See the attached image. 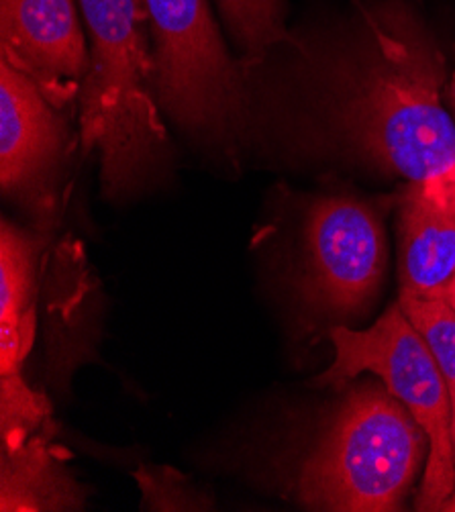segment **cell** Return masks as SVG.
<instances>
[{"mask_svg":"<svg viewBox=\"0 0 455 512\" xmlns=\"http://www.w3.org/2000/svg\"><path fill=\"white\" fill-rule=\"evenodd\" d=\"M90 35V66L78 94L80 141L100 153L109 198L139 186L166 153V127L154 94V51L141 0H80Z\"/></svg>","mask_w":455,"mask_h":512,"instance_id":"cell-1","label":"cell"},{"mask_svg":"<svg viewBox=\"0 0 455 512\" xmlns=\"http://www.w3.org/2000/svg\"><path fill=\"white\" fill-rule=\"evenodd\" d=\"M378 58L351 98L349 123L386 170L425 182L455 172V121L441 102L443 60L419 33L376 29Z\"/></svg>","mask_w":455,"mask_h":512,"instance_id":"cell-2","label":"cell"},{"mask_svg":"<svg viewBox=\"0 0 455 512\" xmlns=\"http://www.w3.org/2000/svg\"><path fill=\"white\" fill-rule=\"evenodd\" d=\"M429 441L396 396L368 384L351 392L309 455L298 498L311 510H398L425 462Z\"/></svg>","mask_w":455,"mask_h":512,"instance_id":"cell-3","label":"cell"},{"mask_svg":"<svg viewBox=\"0 0 455 512\" xmlns=\"http://www.w3.org/2000/svg\"><path fill=\"white\" fill-rule=\"evenodd\" d=\"M329 339L335 351L333 364L315 384L339 386L364 372L378 376L407 406L429 441L417 508L451 510L455 496L451 396L435 357L400 304H392L366 331L335 327Z\"/></svg>","mask_w":455,"mask_h":512,"instance_id":"cell-4","label":"cell"},{"mask_svg":"<svg viewBox=\"0 0 455 512\" xmlns=\"http://www.w3.org/2000/svg\"><path fill=\"white\" fill-rule=\"evenodd\" d=\"M154 41V94L184 129L225 135L243 113V82L207 0H141Z\"/></svg>","mask_w":455,"mask_h":512,"instance_id":"cell-5","label":"cell"},{"mask_svg":"<svg viewBox=\"0 0 455 512\" xmlns=\"http://www.w3.org/2000/svg\"><path fill=\"white\" fill-rule=\"evenodd\" d=\"M309 286L323 309L360 311L386 270V237L378 213L351 196L319 198L307 221Z\"/></svg>","mask_w":455,"mask_h":512,"instance_id":"cell-6","label":"cell"},{"mask_svg":"<svg viewBox=\"0 0 455 512\" xmlns=\"http://www.w3.org/2000/svg\"><path fill=\"white\" fill-rule=\"evenodd\" d=\"M0 49L58 111L78 98L90 49L74 0H0Z\"/></svg>","mask_w":455,"mask_h":512,"instance_id":"cell-7","label":"cell"},{"mask_svg":"<svg viewBox=\"0 0 455 512\" xmlns=\"http://www.w3.org/2000/svg\"><path fill=\"white\" fill-rule=\"evenodd\" d=\"M64 121L37 84L0 60V184L5 194L45 192L64 153Z\"/></svg>","mask_w":455,"mask_h":512,"instance_id":"cell-8","label":"cell"},{"mask_svg":"<svg viewBox=\"0 0 455 512\" xmlns=\"http://www.w3.org/2000/svg\"><path fill=\"white\" fill-rule=\"evenodd\" d=\"M400 294L443 298L455 278V172L409 182L398 213Z\"/></svg>","mask_w":455,"mask_h":512,"instance_id":"cell-9","label":"cell"},{"mask_svg":"<svg viewBox=\"0 0 455 512\" xmlns=\"http://www.w3.org/2000/svg\"><path fill=\"white\" fill-rule=\"evenodd\" d=\"M52 437L54 425H47L17 447L3 449L0 510H80L84 492L66 472Z\"/></svg>","mask_w":455,"mask_h":512,"instance_id":"cell-10","label":"cell"},{"mask_svg":"<svg viewBox=\"0 0 455 512\" xmlns=\"http://www.w3.org/2000/svg\"><path fill=\"white\" fill-rule=\"evenodd\" d=\"M37 245L15 225L0 231V376H17L35 337Z\"/></svg>","mask_w":455,"mask_h":512,"instance_id":"cell-11","label":"cell"},{"mask_svg":"<svg viewBox=\"0 0 455 512\" xmlns=\"http://www.w3.org/2000/svg\"><path fill=\"white\" fill-rule=\"evenodd\" d=\"M398 304L407 315L447 382L455 415V311L445 298L400 294Z\"/></svg>","mask_w":455,"mask_h":512,"instance_id":"cell-12","label":"cell"},{"mask_svg":"<svg viewBox=\"0 0 455 512\" xmlns=\"http://www.w3.org/2000/svg\"><path fill=\"white\" fill-rule=\"evenodd\" d=\"M229 31L245 51L247 64L264 60L266 51L288 41L282 0H217Z\"/></svg>","mask_w":455,"mask_h":512,"instance_id":"cell-13","label":"cell"},{"mask_svg":"<svg viewBox=\"0 0 455 512\" xmlns=\"http://www.w3.org/2000/svg\"><path fill=\"white\" fill-rule=\"evenodd\" d=\"M449 304H451V309L455 311V278H453V282L449 284V288H447V292H445V296H443Z\"/></svg>","mask_w":455,"mask_h":512,"instance_id":"cell-14","label":"cell"},{"mask_svg":"<svg viewBox=\"0 0 455 512\" xmlns=\"http://www.w3.org/2000/svg\"><path fill=\"white\" fill-rule=\"evenodd\" d=\"M451 109H453V121H455V70L451 76Z\"/></svg>","mask_w":455,"mask_h":512,"instance_id":"cell-15","label":"cell"},{"mask_svg":"<svg viewBox=\"0 0 455 512\" xmlns=\"http://www.w3.org/2000/svg\"><path fill=\"white\" fill-rule=\"evenodd\" d=\"M453 449H455V415H453ZM451 510H455V496H453V504Z\"/></svg>","mask_w":455,"mask_h":512,"instance_id":"cell-16","label":"cell"}]
</instances>
